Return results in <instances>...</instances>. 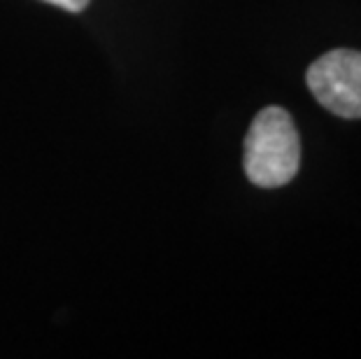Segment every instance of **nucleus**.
<instances>
[{"label": "nucleus", "instance_id": "obj_1", "mask_svg": "<svg viewBox=\"0 0 361 359\" xmlns=\"http://www.w3.org/2000/svg\"><path fill=\"white\" fill-rule=\"evenodd\" d=\"M301 164V140L287 110L271 105L252 121L245 138V173L257 187H282Z\"/></svg>", "mask_w": 361, "mask_h": 359}, {"label": "nucleus", "instance_id": "obj_2", "mask_svg": "<svg viewBox=\"0 0 361 359\" xmlns=\"http://www.w3.org/2000/svg\"><path fill=\"white\" fill-rule=\"evenodd\" d=\"M305 82L322 108L343 119H361V51H326L308 68Z\"/></svg>", "mask_w": 361, "mask_h": 359}, {"label": "nucleus", "instance_id": "obj_3", "mask_svg": "<svg viewBox=\"0 0 361 359\" xmlns=\"http://www.w3.org/2000/svg\"><path fill=\"white\" fill-rule=\"evenodd\" d=\"M44 3L63 7V10H68V12H82L84 7L89 5V0H44Z\"/></svg>", "mask_w": 361, "mask_h": 359}]
</instances>
